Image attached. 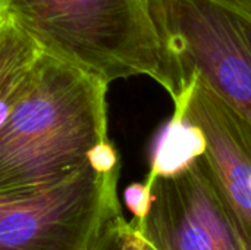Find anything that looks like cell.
Wrapping results in <instances>:
<instances>
[{"label":"cell","instance_id":"ba28073f","mask_svg":"<svg viewBox=\"0 0 251 250\" xmlns=\"http://www.w3.org/2000/svg\"><path fill=\"white\" fill-rule=\"evenodd\" d=\"M90 250H154L119 212L104 225Z\"/></svg>","mask_w":251,"mask_h":250},{"label":"cell","instance_id":"30bf717a","mask_svg":"<svg viewBox=\"0 0 251 250\" xmlns=\"http://www.w3.org/2000/svg\"><path fill=\"white\" fill-rule=\"evenodd\" d=\"M232 1H235L237 4L243 6L244 9H247V10L251 12V0H232Z\"/></svg>","mask_w":251,"mask_h":250},{"label":"cell","instance_id":"5b68a950","mask_svg":"<svg viewBox=\"0 0 251 250\" xmlns=\"http://www.w3.org/2000/svg\"><path fill=\"white\" fill-rule=\"evenodd\" d=\"M146 214L131 221L154 250H250L200 152L159 174H147Z\"/></svg>","mask_w":251,"mask_h":250},{"label":"cell","instance_id":"7a4b0ae2","mask_svg":"<svg viewBox=\"0 0 251 250\" xmlns=\"http://www.w3.org/2000/svg\"><path fill=\"white\" fill-rule=\"evenodd\" d=\"M0 10L41 53L107 84L146 75L179 96L149 0H0Z\"/></svg>","mask_w":251,"mask_h":250},{"label":"cell","instance_id":"8992f818","mask_svg":"<svg viewBox=\"0 0 251 250\" xmlns=\"http://www.w3.org/2000/svg\"><path fill=\"white\" fill-rule=\"evenodd\" d=\"M174 103V115L200 136L213 181L251 250V127L196 80Z\"/></svg>","mask_w":251,"mask_h":250},{"label":"cell","instance_id":"3957f363","mask_svg":"<svg viewBox=\"0 0 251 250\" xmlns=\"http://www.w3.org/2000/svg\"><path fill=\"white\" fill-rule=\"evenodd\" d=\"M149 4L179 94L196 80L251 127L250 10L232 0H149Z\"/></svg>","mask_w":251,"mask_h":250},{"label":"cell","instance_id":"277c9868","mask_svg":"<svg viewBox=\"0 0 251 250\" xmlns=\"http://www.w3.org/2000/svg\"><path fill=\"white\" fill-rule=\"evenodd\" d=\"M119 172L88 164L50 186L0 197V250H90L122 212Z\"/></svg>","mask_w":251,"mask_h":250},{"label":"cell","instance_id":"9c48e42d","mask_svg":"<svg viewBox=\"0 0 251 250\" xmlns=\"http://www.w3.org/2000/svg\"><path fill=\"white\" fill-rule=\"evenodd\" d=\"M124 199H125V205L129 209V212L132 214L134 220H140L149 206V200H150V187L144 183H132L131 186H128L125 189L124 193Z\"/></svg>","mask_w":251,"mask_h":250},{"label":"cell","instance_id":"6da1fadb","mask_svg":"<svg viewBox=\"0 0 251 250\" xmlns=\"http://www.w3.org/2000/svg\"><path fill=\"white\" fill-rule=\"evenodd\" d=\"M109 84L40 52L31 85L0 127V197L50 186L109 140Z\"/></svg>","mask_w":251,"mask_h":250},{"label":"cell","instance_id":"52a82bcc","mask_svg":"<svg viewBox=\"0 0 251 250\" xmlns=\"http://www.w3.org/2000/svg\"><path fill=\"white\" fill-rule=\"evenodd\" d=\"M38 57L35 43L0 12V127L31 85Z\"/></svg>","mask_w":251,"mask_h":250},{"label":"cell","instance_id":"8fae6325","mask_svg":"<svg viewBox=\"0 0 251 250\" xmlns=\"http://www.w3.org/2000/svg\"><path fill=\"white\" fill-rule=\"evenodd\" d=\"M0 12H1V10H0Z\"/></svg>","mask_w":251,"mask_h":250}]
</instances>
